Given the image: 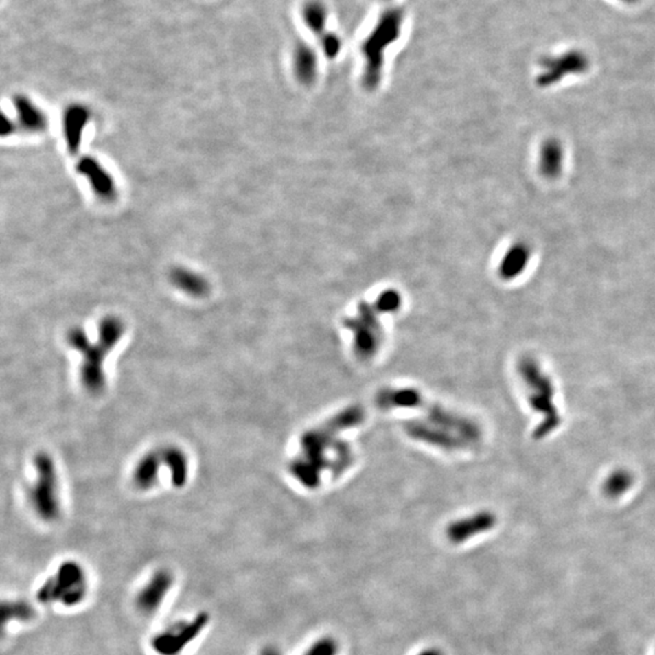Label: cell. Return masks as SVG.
Listing matches in <instances>:
<instances>
[{
  "mask_svg": "<svg viewBox=\"0 0 655 655\" xmlns=\"http://www.w3.org/2000/svg\"><path fill=\"white\" fill-rule=\"evenodd\" d=\"M16 129L15 122L8 119L6 115H3V123H1V135L8 136L12 134Z\"/></svg>",
  "mask_w": 655,
  "mask_h": 655,
  "instance_id": "d4e9b609",
  "label": "cell"
},
{
  "mask_svg": "<svg viewBox=\"0 0 655 655\" xmlns=\"http://www.w3.org/2000/svg\"><path fill=\"white\" fill-rule=\"evenodd\" d=\"M518 370L528 389L529 406L542 416L540 425L534 430L533 437L536 439L545 438L561 425V416L555 406V386L551 379L541 370L536 358L525 357L520 359Z\"/></svg>",
  "mask_w": 655,
  "mask_h": 655,
  "instance_id": "3957f363",
  "label": "cell"
},
{
  "mask_svg": "<svg viewBox=\"0 0 655 655\" xmlns=\"http://www.w3.org/2000/svg\"><path fill=\"white\" fill-rule=\"evenodd\" d=\"M496 525V517L492 512L482 511L476 515L454 522L448 527L447 536L454 544H461L472 536L490 531Z\"/></svg>",
  "mask_w": 655,
  "mask_h": 655,
  "instance_id": "30bf717a",
  "label": "cell"
},
{
  "mask_svg": "<svg viewBox=\"0 0 655 655\" xmlns=\"http://www.w3.org/2000/svg\"><path fill=\"white\" fill-rule=\"evenodd\" d=\"M124 323L115 316L104 317L99 324V338L91 343L83 328L74 327L67 333V343L71 349L83 356L80 367V381L84 389L97 395L106 386L104 359L115 349L124 334Z\"/></svg>",
  "mask_w": 655,
  "mask_h": 655,
  "instance_id": "6da1fadb",
  "label": "cell"
},
{
  "mask_svg": "<svg viewBox=\"0 0 655 655\" xmlns=\"http://www.w3.org/2000/svg\"><path fill=\"white\" fill-rule=\"evenodd\" d=\"M564 163V150L561 141L550 137L544 141L539 151V170L547 180H555L561 175Z\"/></svg>",
  "mask_w": 655,
  "mask_h": 655,
  "instance_id": "4fadbf2b",
  "label": "cell"
},
{
  "mask_svg": "<svg viewBox=\"0 0 655 655\" xmlns=\"http://www.w3.org/2000/svg\"><path fill=\"white\" fill-rule=\"evenodd\" d=\"M540 74L536 82L541 88L551 87L571 74H582L588 68V58L584 52L572 50L560 56H549L540 62Z\"/></svg>",
  "mask_w": 655,
  "mask_h": 655,
  "instance_id": "ba28073f",
  "label": "cell"
},
{
  "mask_svg": "<svg viewBox=\"0 0 655 655\" xmlns=\"http://www.w3.org/2000/svg\"><path fill=\"white\" fill-rule=\"evenodd\" d=\"M36 482L30 489V503L36 515L44 522H54L60 516L58 471L50 454L38 452L33 459Z\"/></svg>",
  "mask_w": 655,
  "mask_h": 655,
  "instance_id": "8992f818",
  "label": "cell"
},
{
  "mask_svg": "<svg viewBox=\"0 0 655 655\" xmlns=\"http://www.w3.org/2000/svg\"><path fill=\"white\" fill-rule=\"evenodd\" d=\"M634 484V476L628 470H617L610 473L604 484V494L610 499H617L629 492Z\"/></svg>",
  "mask_w": 655,
  "mask_h": 655,
  "instance_id": "44dd1931",
  "label": "cell"
},
{
  "mask_svg": "<svg viewBox=\"0 0 655 655\" xmlns=\"http://www.w3.org/2000/svg\"><path fill=\"white\" fill-rule=\"evenodd\" d=\"M19 123L25 130L30 133H41L47 126V118L45 113L38 106L33 104L26 96L19 95L14 99Z\"/></svg>",
  "mask_w": 655,
  "mask_h": 655,
  "instance_id": "2e32d148",
  "label": "cell"
},
{
  "mask_svg": "<svg viewBox=\"0 0 655 655\" xmlns=\"http://www.w3.org/2000/svg\"><path fill=\"white\" fill-rule=\"evenodd\" d=\"M302 20L305 22L307 28L312 32L314 36H319L324 34L327 30L328 10L321 0H308L302 6Z\"/></svg>",
  "mask_w": 655,
  "mask_h": 655,
  "instance_id": "ffe728a7",
  "label": "cell"
},
{
  "mask_svg": "<svg viewBox=\"0 0 655 655\" xmlns=\"http://www.w3.org/2000/svg\"><path fill=\"white\" fill-rule=\"evenodd\" d=\"M406 433L444 449H460L474 446L482 437L481 427L465 416H459L441 406H427L426 415L408 422Z\"/></svg>",
  "mask_w": 655,
  "mask_h": 655,
  "instance_id": "7a4b0ae2",
  "label": "cell"
},
{
  "mask_svg": "<svg viewBox=\"0 0 655 655\" xmlns=\"http://www.w3.org/2000/svg\"><path fill=\"white\" fill-rule=\"evenodd\" d=\"M209 615L199 613L185 625L153 637L151 647L157 655H180L208 626Z\"/></svg>",
  "mask_w": 655,
  "mask_h": 655,
  "instance_id": "52a82bcc",
  "label": "cell"
},
{
  "mask_svg": "<svg viewBox=\"0 0 655 655\" xmlns=\"http://www.w3.org/2000/svg\"><path fill=\"white\" fill-rule=\"evenodd\" d=\"M164 466L170 472L172 484L175 488H183L188 479V458L186 452L176 446L159 448Z\"/></svg>",
  "mask_w": 655,
  "mask_h": 655,
  "instance_id": "9a60e30c",
  "label": "cell"
},
{
  "mask_svg": "<svg viewBox=\"0 0 655 655\" xmlns=\"http://www.w3.org/2000/svg\"><path fill=\"white\" fill-rule=\"evenodd\" d=\"M260 655H281V652L276 647H265L261 650Z\"/></svg>",
  "mask_w": 655,
  "mask_h": 655,
  "instance_id": "484cf974",
  "label": "cell"
},
{
  "mask_svg": "<svg viewBox=\"0 0 655 655\" xmlns=\"http://www.w3.org/2000/svg\"><path fill=\"white\" fill-rule=\"evenodd\" d=\"M404 14L400 8H389L381 12L378 21L362 45L365 58L364 83L374 88L380 82L385 50L400 38Z\"/></svg>",
  "mask_w": 655,
  "mask_h": 655,
  "instance_id": "277c9868",
  "label": "cell"
},
{
  "mask_svg": "<svg viewBox=\"0 0 655 655\" xmlns=\"http://www.w3.org/2000/svg\"><path fill=\"white\" fill-rule=\"evenodd\" d=\"M624 1H634V0H624Z\"/></svg>",
  "mask_w": 655,
  "mask_h": 655,
  "instance_id": "83f0119b",
  "label": "cell"
},
{
  "mask_svg": "<svg viewBox=\"0 0 655 655\" xmlns=\"http://www.w3.org/2000/svg\"><path fill=\"white\" fill-rule=\"evenodd\" d=\"M417 655H443L438 650H426Z\"/></svg>",
  "mask_w": 655,
  "mask_h": 655,
  "instance_id": "4316f807",
  "label": "cell"
},
{
  "mask_svg": "<svg viewBox=\"0 0 655 655\" xmlns=\"http://www.w3.org/2000/svg\"><path fill=\"white\" fill-rule=\"evenodd\" d=\"M90 119V112L83 104H71L63 115V134L68 150L76 154L82 145L84 129Z\"/></svg>",
  "mask_w": 655,
  "mask_h": 655,
  "instance_id": "7c38bea8",
  "label": "cell"
},
{
  "mask_svg": "<svg viewBox=\"0 0 655 655\" xmlns=\"http://www.w3.org/2000/svg\"><path fill=\"white\" fill-rule=\"evenodd\" d=\"M531 259V249L525 243H517L509 248L500 264V275L509 281L515 279L525 270Z\"/></svg>",
  "mask_w": 655,
  "mask_h": 655,
  "instance_id": "ac0fdd59",
  "label": "cell"
},
{
  "mask_svg": "<svg viewBox=\"0 0 655 655\" xmlns=\"http://www.w3.org/2000/svg\"><path fill=\"white\" fill-rule=\"evenodd\" d=\"M33 615L34 610L23 601H8L3 604V626H5L8 621H28L33 618Z\"/></svg>",
  "mask_w": 655,
  "mask_h": 655,
  "instance_id": "7402d4cb",
  "label": "cell"
},
{
  "mask_svg": "<svg viewBox=\"0 0 655 655\" xmlns=\"http://www.w3.org/2000/svg\"><path fill=\"white\" fill-rule=\"evenodd\" d=\"M87 596L88 579L83 567L74 561L61 563L55 575L49 577L36 593L42 604L58 602L67 608L83 604Z\"/></svg>",
  "mask_w": 655,
  "mask_h": 655,
  "instance_id": "5b68a950",
  "label": "cell"
},
{
  "mask_svg": "<svg viewBox=\"0 0 655 655\" xmlns=\"http://www.w3.org/2000/svg\"><path fill=\"white\" fill-rule=\"evenodd\" d=\"M318 39L321 43L323 52L328 58H334L338 56V52L341 50V39L336 33L327 31Z\"/></svg>",
  "mask_w": 655,
  "mask_h": 655,
  "instance_id": "603a6c76",
  "label": "cell"
},
{
  "mask_svg": "<svg viewBox=\"0 0 655 655\" xmlns=\"http://www.w3.org/2000/svg\"><path fill=\"white\" fill-rule=\"evenodd\" d=\"M382 1H389V0H382Z\"/></svg>",
  "mask_w": 655,
  "mask_h": 655,
  "instance_id": "f1b7e54d",
  "label": "cell"
},
{
  "mask_svg": "<svg viewBox=\"0 0 655 655\" xmlns=\"http://www.w3.org/2000/svg\"><path fill=\"white\" fill-rule=\"evenodd\" d=\"M77 172L88 179L95 194L104 200H111L115 197V185L111 176L99 161L91 157H83L77 164Z\"/></svg>",
  "mask_w": 655,
  "mask_h": 655,
  "instance_id": "8fae6325",
  "label": "cell"
},
{
  "mask_svg": "<svg viewBox=\"0 0 655 655\" xmlns=\"http://www.w3.org/2000/svg\"><path fill=\"white\" fill-rule=\"evenodd\" d=\"M338 643L330 637H324L322 640L313 643L303 655H336Z\"/></svg>",
  "mask_w": 655,
  "mask_h": 655,
  "instance_id": "cb8c5ba5",
  "label": "cell"
},
{
  "mask_svg": "<svg viewBox=\"0 0 655 655\" xmlns=\"http://www.w3.org/2000/svg\"><path fill=\"white\" fill-rule=\"evenodd\" d=\"M172 286L193 297H203L210 290L208 281L193 271L176 267L170 271Z\"/></svg>",
  "mask_w": 655,
  "mask_h": 655,
  "instance_id": "e0dca14e",
  "label": "cell"
},
{
  "mask_svg": "<svg viewBox=\"0 0 655 655\" xmlns=\"http://www.w3.org/2000/svg\"><path fill=\"white\" fill-rule=\"evenodd\" d=\"M174 585V577L167 569L157 571L136 596V608L145 615H152L161 608Z\"/></svg>",
  "mask_w": 655,
  "mask_h": 655,
  "instance_id": "9c48e42d",
  "label": "cell"
},
{
  "mask_svg": "<svg viewBox=\"0 0 655 655\" xmlns=\"http://www.w3.org/2000/svg\"><path fill=\"white\" fill-rule=\"evenodd\" d=\"M294 69L302 83L311 84L317 76V55L307 43H297L294 49Z\"/></svg>",
  "mask_w": 655,
  "mask_h": 655,
  "instance_id": "d6986e66",
  "label": "cell"
},
{
  "mask_svg": "<svg viewBox=\"0 0 655 655\" xmlns=\"http://www.w3.org/2000/svg\"><path fill=\"white\" fill-rule=\"evenodd\" d=\"M161 449H154L146 452L145 455L136 463L133 472V483L140 490L152 488L158 481L159 470L163 466Z\"/></svg>",
  "mask_w": 655,
  "mask_h": 655,
  "instance_id": "5bb4252c",
  "label": "cell"
}]
</instances>
